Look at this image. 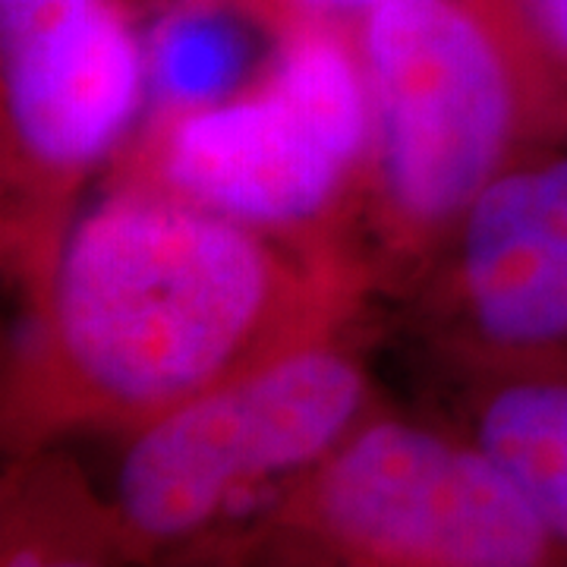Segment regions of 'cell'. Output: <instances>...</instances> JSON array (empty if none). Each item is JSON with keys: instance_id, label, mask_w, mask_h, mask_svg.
<instances>
[{"instance_id": "obj_11", "label": "cell", "mask_w": 567, "mask_h": 567, "mask_svg": "<svg viewBox=\"0 0 567 567\" xmlns=\"http://www.w3.org/2000/svg\"><path fill=\"white\" fill-rule=\"evenodd\" d=\"M520 48L555 145H567V0H488Z\"/></svg>"}, {"instance_id": "obj_12", "label": "cell", "mask_w": 567, "mask_h": 567, "mask_svg": "<svg viewBox=\"0 0 567 567\" xmlns=\"http://www.w3.org/2000/svg\"><path fill=\"white\" fill-rule=\"evenodd\" d=\"M382 0H246L244 17L271 39L303 22H350Z\"/></svg>"}, {"instance_id": "obj_6", "label": "cell", "mask_w": 567, "mask_h": 567, "mask_svg": "<svg viewBox=\"0 0 567 567\" xmlns=\"http://www.w3.org/2000/svg\"><path fill=\"white\" fill-rule=\"evenodd\" d=\"M145 104L133 0H0V262L20 309Z\"/></svg>"}, {"instance_id": "obj_7", "label": "cell", "mask_w": 567, "mask_h": 567, "mask_svg": "<svg viewBox=\"0 0 567 567\" xmlns=\"http://www.w3.org/2000/svg\"><path fill=\"white\" fill-rule=\"evenodd\" d=\"M401 347L567 360V145L483 193L439 259L388 309Z\"/></svg>"}, {"instance_id": "obj_1", "label": "cell", "mask_w": 567, "mask_h": 567, "mask_svg": "<svg viewBox=\"0 0 567 567\" xmlns=\"http://www.w3.org/2000/svg\"><path fill=\"white\" fill-rule=\"evenodd\" d=\"M385 319L350 252L104 181L3 347L0 451L117 439L293 350Z\"/></svg>"}, {"instance_id": "obj_2", "label": "cell", "mask_w": 567, "mask_h": 567, "mask_svg": "<svg viewBox=\"0 0 567 567\" xmlns=\"http://www.w3.org/2000/svg\"><path fill=\"white\" fill-rule=\"evenodd\" d=\"M350 29L375 126L353 244L388 312L488 186L555 142L488 0H382Z\"/></svg>"}, {"instance_id": "obj_3", "label": "cell", "mask_w": 567, "mask_h": 567, "mask_svg": "<svg viewBox=\"0 0 567 567\" xmlns=\"http://www.w3.org/2000/svg\"><path fill=\"white\" fill-rule=\"evenodd\" d=\"M196 565L567 567V555L464 429L385 401Z\"/></svg>"}, {"instance_id": "obj_13", "label": "cell", "mask_w": 567, "mask_h": 567, "mask_svg": "<svg viewBox=\"0 0 567 567\" xmlns=\"http://www.w3.org/2000/svg\"><path fill=\"white\" fill-rule=\"evenodd\" d=\"M136 3V0H133ZM148 3H162V7H171V3H189V0H148ZM205 3H230V7H237V10H244L246 0H205Z\"/></svg>"}, {"instance_id": "obj_5", "label": "cell", "mask_w": 567, "mask_h": 567, "mask_svg": "<svg viewBox=\"0 0 567 567\" xmlns=\"http://www.w3.org/2000/svg\"><path fill=\"white\" fill-rule=\"evenodd\" d=\"M388 316L293 350L117 435L104 483L130 565H196L224 533L391 401L372 369Z\"/></svg>"}, {"instance_id": "obj_4", "label": "cell", "mask_w": 567, "mask_h": 567, "mask_svg": "<svg viewBox=\"0 0 567 567\" xmlns=\"http://www.w3.org/2000/svg\"><path fill=\"white\" fill-rule=\"evenodd\" d=\"M104 181L142 183L256 230L357 256L372 95L350 22L275 35L259 80L221 102L148 114Z\"/></svg>"}, {"instance_id": "obj_8", "label": "cell", "mask_w": 567, "mask_h": 567, "mask_svg": "<svg viewBox=\"0 0 567 567\" xmlns=\"http://www.w3.org/2000/svg\"><path fill=\"white\" fill-rule=\"evenodd\" d=\"M401 353L420 404L486 447L567 555V360Z\"/></svg>"}, {"instance_id": "obj_9", "label": "cell", "mask_w": 567, "mask_h": 567, "mask_svg": "<svg viewBox=\"0 0 567 567\" xmlns=\"http://www.w3.org/2000/svg\"><path fill=\"white\" fill-rule=\"evenodd\" d=\"M130 551L104 483L66 451L3 454L0 567H123Z\"/></svg>"}, {"instance_id": "obj_10", "label": "cell", "mask_w": 567, "mask_h": 567, "mask_svg": "<svg viewBox=\"0 0 567 567\" xmlns=\"http://www.w3.org/2000/svg\"><path fill=\"white\" fill-rule=\"evenodd\" d=\"M252 25L230 3H171L145 39L148 114H177L234 95L249 70Z\"/></svg>"}]
</instances>
